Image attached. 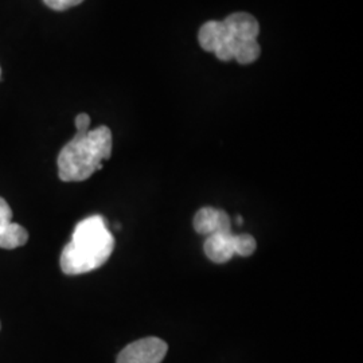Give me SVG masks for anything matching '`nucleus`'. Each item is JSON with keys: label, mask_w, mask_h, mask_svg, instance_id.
<instances>
[{"label": "nucleus", "mask_w": 363, "mask_h": 363, "mask_svg": "<svg viewBox=\"0 0 363 363\" xmlns=\"http://www.w3.org/2000/svg\"><path fill=\"white\" fill-rule=\"evenodd\" d=\"M256 240L249 234L237 235V255L241 257H249L256 250Z\"/></svg>", "instance_id": "9b49d317"}, {"label": "nucleus", "mask_w": 363, "mask_h": 363, "mask_svg": "<svg viewBox=\"0 0 363 363\" xmlns=\"http://www.w3.org/2000/svg\"><path fill=\"white\" fill-rule=\"evenodd\" d=\"M203 247L208 259L213 262H228L237 255V235L233 232L210 234Z\"/></svg>", "instance_id": "39448f33"}, {"label": "nucleus", "mask_w": 363, "mask_h": 363, "mask_svg": "<svg viewBox=\"0 0 363 363\" xmlns=\"http://www.w3.org/2000/svg\"><path fill=\"white\" fill-rule=\"evenodd\" d=\"M28 241V233L19 223H11L3 233L0 234V247L16 249L23 247Z\"/></svg>", "instance_id": "6e6552de"}, {"label": "nucleus", "mask_w": 363, "mask_h": 363, "mask_svg": "<svg viewBox=\"0 0 363 363\" xmlns=\"http://www.w3.org/2000/svg\"><path fill=\"white\" fill-rule=\"evenodd\" d=\"M259 54H261V48H259L257 39L240 40L235 45L233 60H235L241 65H249L259 58Z\"/></svg>", "instance_id": "1a4fd4ad"}, {"label": "nucleus", "mask_w": 363, "mask_h": 363, "mask_svg": "<svg viewBox=\"0 0 363 363\" xmlns=\"http://www.w3.org/2000/svg\"><path fill=\"white\" fill-rule=\"evenodd\" d=\"M11 223H13V210L6 202V199L0 196V234L3 233Z\"/></svg>", "instance_id": "f8f14e48"}, {"label": "nucleus", "mask_w": 363, "mask_h": 363, "mask_svg": "<svg viewBox=\"0 0 363 363\" xmlns=\"http://www.w3.org/2000/svg\"><path fill=\"white\" fill-rule=\"evenodd\" d=\"M225 28H226V27H225ZM237 42H238V40H235V39L228 33V30H226L225 35L222 37V39L218 42V45H217V48H216V50H214L216 57H217L218 60H220V61H225V62L233 60L234 49H235Z\"/></svg>", "instance_id": "9d476101"}, {"label": "nucleus", "mask_w": 363, "mask_h": 363, "mask_svg": "<svg viewBox=\"0 0 363 363\" xmlns=\"http://www.w3.org/2000/svg\"><path fill=\"white\" fill-rule=\"evenodd\" d=\"M237 222H238V223H242L244 220H242V218H241V217H237Z\"/></svg>", "instance_id": "2eb2a0df"}, {"label": "nucleus", "mask_w": 363, "mask_h": 363, "mask_svg": "<svg viewBox=\"0 0 363 363\" xmlns=\"http://www.w3.org/2000/svg\"><path fill=\"white\" fill-rule=\"evenodd\" d=\"M194 229L196 233L202 235L229 233L232 232V222L230 217L223 210L203 208L195 214Z\"/></svg>", "instance_id": "20e7f679"}, {"label": "nucleus", "mask_w": 363, "mask_h": 363, "mask_svg": "<svg viewBox=\"0 0 363 363\" xmlns=\"http://www.w3.org/2000/svg\"><path fill=\"white\" fill-rule=\"evenodd\" d=\"M91 125V117L88 116L86 113H79L76 117V128L77 130H89Z\"/></svg>", "instance_id": "4468645a"}, {"label": "nucleus", "mask_w": 363, "mask_h": 363, "mask_svg": "<svg viewBox=\"0 0 363 363\" xmlns=\"http://www.w3.org/2000/svg\"><path fill=\"white\" fill-rule=\"evenodd\" d=\"M0 328H1V325H0Z\"/></svg>", "instance_id": "f3484780"}, {"label": "nucleus", "mask_w": 363, "mask_h": 363, "mask_svg": "<svg viewBox=\"0 0 363 363\" xmlns=\"http://www.w3.org/2000/svg\"><path fill=\"white\" fill-rule=\"evenodd\" d=\"M84 0H43V3L54 11H65L70 7L81 4Z\"/></svg>", "instance_id": "ddd939ff"}, {"label": "nucleus", "mask_w": 363, "mask_h": 363, "mask_svg": "<svg viewBox=\"0 0 363 363\" xmlns=\"http://www.w3.org/2000/svg\"><path fill=\"white\" fill-rule=\"evenodd\" d=\"M169 350L164 340L144 337L128 345L117 357V363H160Z\"/></svg>", "instance_id": "7ed1b4c3"}, {"label": "nucleus", "mask_w": 363, "mask_h": 363, "mask_svg": "<svg viewBox=\"0 0 363 363\" xmlns=\"http://www.w3.org/2000/svg\"><path fill=\"white\" fill-rule=\"evenodd\" d=\"M112 155V132L105 127L77 130L58 155V177L64 182H82L103 169Z\"/></svg>", "instance_id": "f03ea898"}, {"label": "nucleus", "mask_w": 363, "mask_h": 363, "mask_svg": "<svg viewBox=\"0 0 363 363\" xmlns=\"http://www.w3.org/2000/svg\"><path fill=\"white\" fill-rule=\"evenodd\" d=\"M228 33L235 40H250L257 39L259 34V25L257 19L247 13H234L222 21Z\"/></svg>", "instance_id": "423d86ee"}, {"label": "nucleus", "mask_w": 363, "mask_h": 363, "mask_svg": "<svg viewBox=\"0 0 363 363\" xmlns=\"http://www.w3.org/2000/svg\"><path fill=\"white\" fill-rule=\"evenodd\" d=\"M0 78H1V67H0Z\"/></svg>", "instance_id": "dca6fc26"}, {"label": "nucleus", "mask_w": 363, "mask_h": 363, "mask_svg": "<svg viewBox=\"0 0 363 363\" xmlns=\"http://www.w3.org/2000/svg\"><path fill=\"white\" fill-rule=\"evenodd\" d=\"M115 249V238L103 216H91L77 223L72 241L61 255V269L76 276L103 267Z\"/></svg>", "instance_id": "f257e3e1"}, {"label": "nucleus", "mask_w": 363, "mask_h": 363, "mask_svg": "<svg viewBox=\"0 0 363 363\" xmlns=\"http://www.w3.org/2000/svg\"><path fill=\"white\" fill-rule=\"evenodd\" d=\"M226 28L223 22L220 21H208L203 26L199 28L198 33V42L199 46L205 50V52H214L218 42L222 37L225 35Z\"/></svg>", "instance_id": "0eeeda50"}]
</instances>
